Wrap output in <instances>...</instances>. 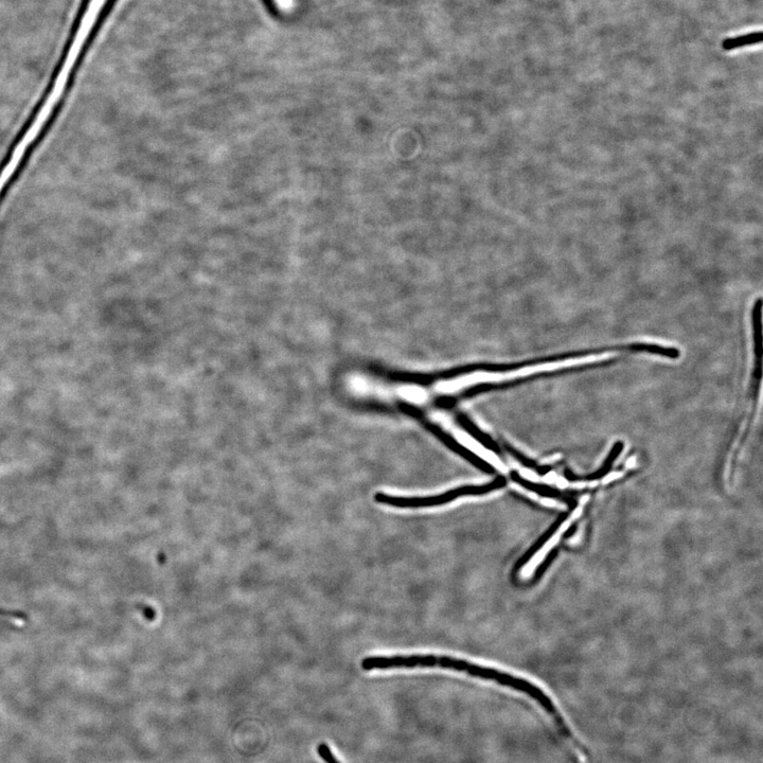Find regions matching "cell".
<instances>
[{
  "instance_id": "4",
  "label": "cell",
  "mask_w": 763,
  "mask_h": 763,
  "mask_svg": "<svg viewBox=\"0 0 763 763\" xmlns=\"http://www.w3.org/2000/svg\"><path fill=\"white\" fill-rule=\"evenodd\" d=\"M457 421L461 428H463L466 432H468L474 439H476L479 443H482V445L487 448L488 450L496 453L501 454V450L498 445H496V442L491 439L487 434L479 430L476 425L465 415L459 414L457 416Z\"/></svg>"
},
{
  "instance_id": "8",
  "label": "cell",
  "mask_w": 763,
  "mask_h": 763,
  "mask_svg": "<svg viewBox=\"0 0 763 763\" xmlns=\"http://www.w3.org/2000/svg\"><path fill=\"white\" fill-rule=\"evenodd\" d=\"M0 617H9L14 619H22L25 620L27 618V615L23 612H17V611H10V610H4L0 609Z\"/></svg>"
},
{
  "instance_id": "7",
  "label": "cell",
  "mask_w": 763,
  "mask_h": 763,
  "mask_svg": "<svg viewBox=\"0 0 763 763\" xmlns=\"http://www.w3.org/2000/svg\"><path fill=\"white\" fill-rule=\"evenodd\" d=\"M317 753L327 763H342L341 761L336 759L333 752L331 751V749L328 747V744L326 743L318 744Z\"/></svg>"
},
{
  "instance_id": "3",
  "label": "cell",
  "mask_w": 763,
  "mask_h": 763,
  "mask_svg": "<svg viewBox=\"0 0 763 763\" xmlns=\"http://www.w3.org/2000/svg\"><path fill=\"white\" fill-rule=\"evenodd\" d=\"M401 410L412 417H415L422 421V423L425 425V428H427L430 432H432L438 439L442 441V443H445V445L451 449L456 454L460 455L461 457L465 458L469 461L470 464L475 466L477 469L487 473V474H494L495 469L493 466H491L489 463H487L486 460L482 459L481 457L477 456L473 452L469 451L464 446H461L459 442H457L452 436L448 435L445 431L441 430L437 427L436 424L428 421L425 419L422 415V413L418 410V408L402 404Z\"/></svg>"
},
{
  "instance_id": "5",
  "label": "cell",
  "mask_w": 763,
  "mask_h": 763,
  "mask_svg": "<svg viewBox=\"0 0 763 763\" xmlns=\"http://www.w3.org/2000/svg\"><path fill=\"white\" fill-rule=\"evenodd\" d=\"M762 41V32H752L750 34L742 35L733 39H726L722 43V48L725 51H732L738 48L756 45Z\"/></svg>"
},
{
  "instance_id": "2",
  "label": "cell",
  "mask_w": 763,
  "mask_h": 763,
  "mask_svg": "<svg viewBox=\"0 0 763 763\" xmlns=\"http://www.w3.org/2000/svg\"><path fill=\"white\" fill-rule=\"evenodd\" d=\"M506 485L507 479L505 476L501 475L486 485L463 486L447 491L446 493L440 495L424 496V498H403V496L388 495L380 492L375 495V501L379 504L403 509L429 508L452 503L458 498H463V496L488 494L495 490H500L506 487Z\"/></svg>"
},
{
  "instance_id": "1",
  "label": "cell",
  "mask_w": 763,
  "mask_h": 763,
  "mask_svg": "<svg viewBox=\"0 0 763 763\" xmlns=\"http://www.w3.org/2000/svg\"><path fill=\"white\" fill-rule=\"evenodd\" d=\"M431 667L465 672L471 677L494 681L500 685L524 692L531 699L536 700L544 709L548 717L552 719L556 731L561 738L569 737L573 732L570 721L565 719L553 699H550L542 689L526 680L513 677L511 674L493 668L478 666L464 660L450 658V656L436 655L370 656V658L364 659L362 662V668L366 671Z\"/></svg>"
},
{
  "instance_id": "6",
  "label": "cell",
  "mask_w": 763,
  "mask_h": 763,
  "mask_svg": "<svg viewBox=\"0 0 763 763\" xmlns=\"http://www.w3.org/2000/svg\"><path fill=\"white\" fill-rule=\"evenodd\" d=\"M506 450H507V451H508V452H509V453H510V454H511L513 457H516V459H517V460H519V461H520V463H521L523 466H525V467H527V468H529V469H534V470H536V471H537L538 473H540V474H544V473H546V472L548 471V470H544L543 468H540V467H538V466H537V464H536V463H534V461H532V460H530V459L526 458L524 455H522L520 452H518V450H514V449H513V448H511L510 446H506Z\"/></svg>"
}]
</instances>
